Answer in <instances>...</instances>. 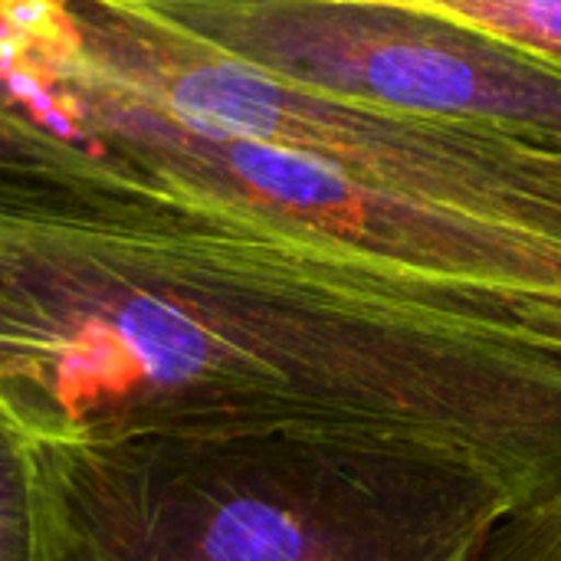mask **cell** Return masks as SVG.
<instances>
[{
    "label": "cell",
    "mask_w": 561,
    "mask_h": 561,
    "mask_svg": "<svg viewBox=\"0 0 561 561\" xmlns=\"http://www.w3.org/2000/svg\"><path fill=\"white\" fill-rule=\"evenodd\" d=\"M0 69L49 125L135 161L371 293L561 358V243L339 164L191 131L108 89L59 43L46 0H0Z\"/></svg>",
    "instance_id": "cell-3"
},
{
    "label": "cell",
    "mask_w": 561,
    "mask_h": 561,
    "mask_svg": "<svg viewBox=\"0 0 561 561\" xmlns=\"http://www.w3.org/2000/svg\"><path fill=\"white\" fill-rule=\"evenodd\" d=\"M36 561H486L519 510L483 463L329 431L26 440Z\"/></svg>",
    "instance_id": "cell-2"
},
{
    "label": "cell",
    "mask_w": 561,
    "mask_h": 561,
    "mask_svg": "<svg viewBox=\"0 0 561 561\" xmlns=\"http://www.w3.org/2000/svg\"><path fill=\"white\" fill-rule=\"evenodd\" d=\"M273 76L561 151V72L414 0H105Z\"/></svg>",
    "instance_id": "cell-4"
},
{
    "label": "cell",
    "mask_w": 561,
    "mask_h": 561,
    "mask_svg": "<svg viewBox=\"0 0 561 561\" xmlns=\"http://www.w3.org/2000/svg\"><path fill=\"white\" fill-rule=\"evenodd\" d=\"M0 417L26 440L329 431L561 483V358L355 286L49 125H0Z\"/></svg>",
    "instance_id": "cell-1"
},
{
    "label": "cell",
    "mask_w": 561,
    "mask_h": 561,
    "mask_svg": "<svg viewBox=\"0 0 561 561\" xmlns=\"http://www.w3.org/2000/svg\"><path fill=\"white\" fill-rule=\"evenodd\" d=\"M0 561H36L26 437L0 421Z\"/></svg>",
    "instance_id": "cell-6"
},
{
    "label": "cell",
    "mask_w": 561,
    "mask_h": 561,
    "mask_svg": "<svg viewBox=\"0 0 561 561\" xmlns=\"http://www.w3.org/2000/svg\"><path fill=\"white\" fill-rule=\"evenodd\" d=\"M486 561H561V483L500 523Z\"/></svg>",
    "instance_id": "cell-7"
},
{
    "label": "cell",
    "mask_w": 561,
    "mask_h": 561,
    "mask_svg": "<svg viewBox=\"0 0 561 561\" xmlns=\"http://www.w3.org/2000/svg\"><path fill=\"white\" fill-rule=\"evenodd\" d=\"M16 105H20V95L13 92L10 79H7V76H3V69H0V122H3Z\"/></svg>",
    "instance_id": "cell-8"
},
{
    "label": "cell",
    "mask_w": 561,
    "mask_h": 561,
    "mask_svg": "<svg viewBox=\"0 0 561 561\" xmlns=\"http://www.w3.org/2000/svg\"><path fill=\"white\" fill-rule=\"evenodd\" d=\"M561 72V0H414Z\"/></svg>",
    "instance_id": "cell-5"
}]
</instances>
